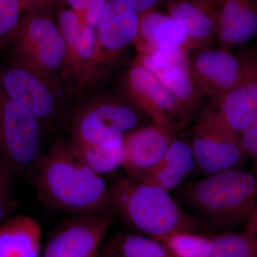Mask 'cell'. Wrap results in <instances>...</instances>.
Here are the masks:
<instances>
[{
    "label": "cell",
    "instance_id": "obj_7",
    "mask_svg": "<svg viewBox=\"0 0 257 257\" xmlns=\"http://www.w3.org/2000/svg\"><path fill=\"white\" fill-rule=\"evenodd\" d=\"M138 123V112L131 106L99 98L81 106L74 114L72 140L116 150L122 146L125 134Z\"/></svg>",
    "mask_w": 257,
    "mask_h": 257
},
{
    "label": "cell",
    "instance_id": "obj_1",
    "mask_svg": "<svg viewBox=\"0 0 257 257\" xmlns=\"http://www.w3.org/2000/svg\"><path fill=\"white\" fill-rule=\"evenodd\" d=\"M32 177L42 202L52 209L75 214L111 211L109 186L74 155L69 143L57 140Z\"/></svg>",
    "mask_w": 257,
    "mask_h": 257
},
{
    "label": "cell",
    "instance_id": "obj_3",
    "mask_svg": "<svg viewBox=\"0 0 257 257\" xmlns=\"http://www.w3.org/2000/svg\"><path fill=\"white\" fill-rule=\"evenodd\" d=\"M111 211L136 232L157 238L188 231L207 233L197 218L170 192L127 175H118L109 186Z\"/></svg>",
    "mask_w": 257,
    "mask_h": 257
},
{
    "label": "cell",
    "instance_id": "obj_31",
    "mask_svg": "<svg viewBox=\"0 0 257 257\" xmlns=\"http://www.w3.org/2000/svg\"><path fill=\"white\" fill-rule=\"evenodd\" d=\"M65 2L69 8L76 12L84 20V14L89 5V0H65Z\"/></svg>",
    "mask_w": 257,
    "mask_h": 257
},
{
    "label": "cell",
    "instance_id": "obj_21",
    "mask_svg": "<svg viewBox=\"0 0 257 257\" xmlns=\"http://www.w3.org/2000/svg\"><path fill=\"white\" fill-rule=\"evenodd\" d=\"M101 253L108 257H173L160 241L130 231L120 232L111 237Z\"/></svg>",
    "mask_w": 257,
    "mask_h": 257
},
{
    "label": "cell",
    "instance_id": "obj_6",
    "mask_svg": "<svg viewBox=\"0 0 257 257\" xmlns=\"http://www.w3.org/2000/svg\"><path fill=\"white\" fill-rule=\"evenodd\" d=\"M0 84L6 94L31 111L44 131L51 130L62 116L60 83L32 69L11 55L0 65Z\"/></svg>",
    "mask_w": 257,
    "mask_h": 257
},
{
    "label": "cell",
    "instance_id": "obj_5",
    "mask_svg": "<svg viewBox=\"0 0 257 257\" xmlns=\"http://www.w3.org/2000/svg\"><path fill=\"white\" fill-rule=\"evenodd\" d=\"M9 45L17 60L61 84L65 42L49 12L25 13Z\"/></svg>",
    "mask_w": 257,
    "mask_h": 257
},
{
    "label": "cell",
    "instance_id": "obj_29",
    "mask_svg": "<svg viewBox=\"0 0 257 257\" xmlns=\"http://www.w3.org/2000/svg\"><path fill=\"white\" fill-rule=\"evenodd\" d=\"M25 13H45L52 9L59 0H21Z\"/></svg>",
    "mask_w": 257,
    "mask_h": 257
},
{
    "label": "cell",
    "instance_id": "obj_33",
    "mask_svg": "<svg viewBox=\"0 0 257 257\" xmlns=\"http://www.w3.org/2000/svg\"><path fill=\"white\" fill-rule=\"evenodd\" d=\"M200 1L206 2V3H209V4L213 5L215 0H200Z\"/></svg>",
    "mask_w": 257,
    "mask_h": 257
},
{
    "label": "cell",
    "instance_id": "obj_20",
    "mask_svg": "<svg viewBox=\"0 0 257 257\" xmlns=\"http://www.w3.org/2000/svg\"><path fill=\"white\" fill-rule=\"evenodd\" d=\"M139 35L153 50L180 47L188 37L173 19L154 9L140 14Z\"/></svg>",
    "mask_w": 257,
    "mask_h": 257
},
{
    "label": "cell",
    "instance_id": "obj_19",
    "mask_svg": "<svg viewBox=\"0 0 257 257\" xmlns=\"http://www.w3.org/2000/svg\"><path fill=\"white\" fill-rule=\"evenodd\" d=\"M169 16L193 38H205L216 28L214 8L199 0L173 2L169 7Z\"/></svg>",
    "mask_w": 257,
    "mask_h": 257
},
{
    "label": "cell",
    "instance_id": "obj_27",
    "mask_svg": "<svg viewBox=\"0 0 257 257\" xmlns=\"http://www.w3.org/2000/svg\"><path fill=\"white\" fill-rule=\"evenodd\" d=\"M13 173L0 162V225L13 216L18 207L13 190Z\"/></svg>",
    "mask_w": 257,
    "mask_h": 257
},
{
    "label": "cell",
    "instance_id": "obj_25",
    "mask_svg": "<svg viewBox=\"0 0 257 257\" xmlns=\"http://www.w3.org/2000/svg\"><path fill=\"white\" fill-rule=\"evenodd\" d=\"M24 15L21 0H0V51L10 45Z\"/></svg>",
    "mask_w": 257,
    "mask_h": 257
},
{
    "label": "cell",
    "instance_id": "obj_11",
    "mask_svg": "<svg viewBox=\"0 0 257 257\" xmlns=\"http://www.w3.org/2000/svg\"><path fill=\"white\" fill-rule=\"evenodd\" d=\"M204 115L239 137L252 124L257 117V60L246 63L238 82Z\"/></svg>",
    "mask_w": 257,
    "mask_h": 257
},
{
    "label": "cell",
    "instance_id": "obj_8",
    "mask_svg": "<svg viewBox=\"0 0 257 257\" xmlns=\"http://www.w3.org/2000/svg\"><path fill=\"white\" fill-rule=\"evenodd\" d=\"M96 30L94 50L80 89L99 82L115 55L139 36L140 14L125 0H109Z\"/></svg>",
    "mask_w": 257,
    "mask_h": 257
},
{
    "label": "cell",
    "instance_id": "obj_16",
    "mask_svg": "<svg viewBox=\"0 0 257 257\" xmlns=\"http://www.w3.org/2000/svg\"><path fill=\"white\" fill-rule=\"evenodd\" d=\"M142 65L156 75L179 101L190 98L192 83L180 47L154 49L144 56Z\"/></svg>",
    "mask_w": 257,
    "mask_h": 257
},
{
    "label": "cell",
    "instance_id": "obj_17",
    "mask_svg": "<svg viewBox=\"0 0 257 257\" xmlns=\"http://www.w3.org/2000/svg\"><path fill=\"white\" fill-rule=\"evenodd\" d=\"M42 229L32 216H12L0 225V257H40Z\"/></svg>",
    "mask_w": 257,
    "mask_h": 257
},
{
    "label": "cell",
    "instance_id": "obj_23",
    "mask_svg": "<svg viewBox=\"0 0 257 257\" xmlns=\"http://www.w3.org/2000/svg\"><path fill=\"white\" fill-rule=\"evenodd\" d=\"M69 147L74 155L97 175L112 173L122 167L123 145L116 150H108L96 145L71 140Z\"/></svg>",
    "mask_w": 257,
    "mask_h": 257
},
{
    "label": "cell",
    "instance_id": "obj_24",
    "mask_svg": "<svg viewBox=\"0 0 257 257\" xmlns=\"http://www.w3.org/2000/svg\"><path fill=\"white\" fill-rule=\"evenodd\" d=\"M160 241L173 257H207V233H174L153 238Z\"/></svg>",
    "mask_w": 257,
    "mask_h": 257
},
{
    "label": "cell",
    "instance_id": "obj_9",
    "mask_svg": "<svg viewBox=\"0 0 257 257\" xmlns=\"http://www.w3.org/2000/svg\"><path fill=\"white\" fill-rule=\"evenodd\" d=\"M190 145L196 171L205 176L242 169L247 160L239 137L205 115L193 128Z\"/></svg>",
    "mask_w": 257,
    "mask_h": 257
},
{
    "label": "cell",
    "instance_id": "obj_10",
    "mask_svg": "<svg viewBox=\"0 0 257 257\" xmlns=\"http://www.w3.org/2000/svg\"><path fill=\"white\" fill-rule=\"evenodd\" d=\"M111 221L109 214H76L56 230L40 257H96Z\"/></svg>",
    "mask_w": 257,
    "mask_h": 257
},
{
    "label": "cell",
    "instance_id": "obj_34",
    "mask_svg": "<svg viewBox=\"0 0 257 257\" xmlns=\"http://www.w3.org/2000/svg\"><path fill=\"white\" fill-rule=\"evenodd\" d=\"M96 257H108L105 256V255L103 254V253H101L99 252V254H98V256Z\"/></svg>",
    "mask_w": 257,
    "mask_h": 257
},
{
    "label": "cell",
    "instance_id": "obj_32",
    "mask_svg": "<svg viewBox=\"0 0 257 257\" xmlns=\"http://www.w3.org/2000/svg\"><path fill=\"white\" fill-rule=\"evenodd\" d=\"M243 231L257 234V203L248 216Z\"/></svg>",
    "mask_w": 257,
    "mask_h": 257
},
{
    "label": "cell",
    "instance_id": "obj_15",
    "mask_svg": "<svg viewBox=\"0 0 257 257\" xmlns=\"http://www.w3.org/2000/svg\"><path fill=\"white\" fill-rule=\"evenodd\" d=\"M196 170L195 159L190 143L174 139L165 155L156 165L133 179L157 186L170 192L180 187Z\"/></svg>",
    "mask_w": 257,
    "mask_h": 257
},
{
    "label": "cell",
    "instance_id": "obj_14",
    "mask_svg": "<svg viewBox=\"0 0 257 257\" xmlns=\"http://www.w3.org/2000/svg\"><path fill=\"white\" fill-rule=\"evenodd\" d=\"M216 29L222 43L237 46L257 35V7L253 0H216Z\"/></svg>",
    "mask_w": 257,
    "mask_h": 257
},
{
    "label": "cell",
    "instance_id": "obj_4",
    "mask_svg": "<svg viewBox=\"0 0 257 257\" xmlns=\"http://www.w3.org/2000/svg\"><path fill=\"white\" fill-rule=\"evenodd\" d=\"M43 132L36 116L10 98L0 84V162L13 175H33L43 156Z\"/></svg>",
    "mask_w": 257,
    "mask_h": 257
},
{
    "label": "cell",
    "instance_id": "obj_2",
    "mask_svg": "<svg viewBox=\"0 0 257 257\" xmlns=\"http://www.w3.org/2000/svg\"><path fill=\"white\" fill-rule=\"evenodd\" d=\"M173 192L207 233L234 231L244 228L257 203V173L225 171L184 182Z\"/></svg>",
    "mask_w": 257,
    "mask_h": 257
},
{
    "label": "cell",
    "instance_id": "obj_13",
    "mask_svg": "<svg viewBox=\"0 0 257 257\" xmlns=\"http://www.w3.org/2000/svg\"><path fill=\"white\" fill-rule=\"evenodd\" d=\"M171 126L157 124L125 134L121 167L128 177L137 178L162 158L174 140Z\"/></svg>",
    "mask_w": 257,
    "mask_h": 257
},
{
    "label": "cell",
    "instance_id": "obj_26",
    "mask_svg": "<svg viewBox=\"0 0 257 257\" xmlns=\"http://www.w3.org/2000/svg\"><path fill=\"white\" fill-rule=\"evenodd\" d=\"M57 25L65 42V62L73 54L86 24L74 10L63 8L59 13Z\"/></svg>",
    "mask_w": 257,
    "mask_h": 257
},
{
    "label": "cell",
    "instance_id": "obj_30",
    "mask_svg": "<svg viewBox=\"0 0 257 257\" xmlns=\"http://www.w3.org/2000/svg\"><path fill=\"white\" fill-rule=\"evenodd\" d=\"M139 14L153 10L160 0H125Z\"/></svg>",
    "mask_w": 257,
    "mask_h": 257
},
{
    "label": "cell",
    "instance_id": "obj_28",
    "mask_svg": "<svg viewBox=\"0 0 257 257\" xmlns=\"http://www.w3.org/2000/svg\"><path fill=\"white\" fill-rule=\"evenodd\" d=\"M240 145L247 160L251 161L257 173V117L239 136Z\"/></svg>",
    "mask_w": 257,
    "mask_h": 257
},
{
    "label": "cell",
    "instance_id": "obj_12",
    "mask_svg": "<svg viewBox=\"0 0 257 257\" xmlns=\"http://www.w3.org/2000/svg\"><path fill=\"white\" fill-rule=\"evenodd\" d=\"M126 89L135 105L157 124L171 125L169 116H183L175 94L142 64L130 69Z\"/></svg>",
    "mask_w": 257,
    "mask_h": 257
},
{
    "label": "cell",
    "instance_id": "obj_22",
    "mask_svg": "<svg viewBox=\"0 0 257 257\" xmlns=\"http://www.w3.org/2000/svg\"><path fill=\"white\" fill-rule=\"evenodd\" d=\"M207 234V257H257L256 234L245 231Z\"/></svg>",
    "mask_w": 257,
    "mask_h": 257
},
{
    "label": "cell",
    "instance_id": "obj_35",
    "mask_svg": "<svg viewBox=\"0 0 257 257\" xmlns=\"http://www.w3.org/2000/svg\"><path fill=\"white\" fill-rule=\"evenodd\" d=\"M253 1H254L255 4H256L257 7V0H253Z\"/></svg>",
    "mask_w": 257,
    "mask_h": 257
},
{
    "label": "cell",
    "instance_id": "obj_18",
    "mask_svg": "<svg viewBox=\"0 0 257 257\" xmlns=\"http://www.w3.org/2000/svg\"><path fill=\"white\" fill-rule=\"evenodd\" d=\"M234 55L221 50L206 51L196 59V68L204 79L217 88L221 94L228 92L238 82L244 71Z\"/></svg>",
    "mask_w": 257,
    "mask_h": 257
}]
</instances>
